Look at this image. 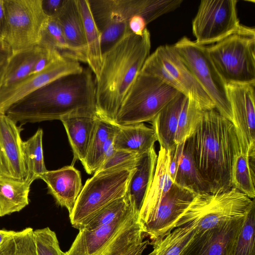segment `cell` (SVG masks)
<instances>
[{
    "label": "cell",
    "instance_id": "6da1fadb",
    "mask_svg": "<svg viewBox=\"0 0 255 255\" xmlns=\"http://www.w3.org/2000/svg\"><path fill=\"white\" fill-rule=\"evenodd\" d=\"M89 68L58 78L11 106L5 114L22 125L75 115L97 116L95 80Z\"/></svg>",
    "mask_w": 255,
    "mask_h": 255
},
{
    "label": "cell",
    "instance_id": "7a4b0ae2",
    "mask_svg": "<svg viewBox=\"0 0 255 255\" xmlns=\"http://www.w3.org/2000/svg\"><path fill=\"white\" fill-rule=\"evenodd\" d=\"M150 34L127 31L103 53L95 78L96 112L98 118L115 123L119 111L138 73L150 55Z\"/></svg>",
    "mask_w": 255,
    "mask_h": 255
},
{
    "label": "cell",
    "instance_id": "3957f363",
    "mask_svg": "<svg viewBox=\"0 0 255 255\" xmlns=\"http://www.w3.org/2000/svg\"><path fill=\"white\" fill-rule=\"evenodd\" d=\"M190 138L196 166L209 192L230 190L233 163L240 150L233 124L215 109L203 111Z\"/></svg>",
    "mask_w": 255,
    "mask_h": 255
},
{
    "label": "cell",
    "instance_id": "277c9868",
    "mask_svg": "<svg viewBox=\"0 0 255 255\" xmlns=\"http://www.w3.org/2000/svg\"><path fill=\"white\" fill-rule=\"evenodd\" d=\"M105 52L129 31L130 19L142 17L147 24L180 7L182 0H88Z\"/></svg>",
    "mask_w": 255,
    "mask_h": 255
},
{
    "label": "cell",
    "instance_id": "5b68a950",
    "mask_svg": "<svg viewBox=\"0 0 255 255\" xmlns=\"http://www.w3.org/2000/svg\"><path fill=\"white\" fill-rule=\"evenodd\" d=\"M206 48L226 85L255 83L254 27L241 24L235 32Z\"/></svg>",
    "mask_w": 255,
    "mask_h": 255
},
{
    "label": "cell",
    "instance_id": "8992f818",
    "mask_svg": "<svg viewBox=\"0 0 255 255\" xmlns=\"http://www.w3.org/2000/svg\"><path fill=\"white\" fill-rule=\"evenodd\" d=\"M254 206V199L234 187L221 193L197 194L178 218L174 228L191 224L194 226L195 234H198L230 220L244 217Z\"/></svg>",
    "mask_w": 255,
    "mask_h": 255
},
{
    "label": "cell",
    "instance_id": "52a82bcc",
    "mask_svg": "<svg viewBox=\"0 0 255 255\" xmlns=\"http://www.w3.org/2000/svg\"><path fill=\"white\" fill-rule=\"evenodd\" d=\"M180 93L157 77L140 70L114 123L126 126L151 122Z\"/></svg>",
    "mask_w": 255,
    "mask_h": 255
},
{
    "label": "cell",
    "instance_id": "ba28073f",
    "mask_svg": "<svg viewBox=\"0 0 255 255\" xmlns=\"http://www.w3.org/2000/svg\"><path fill=\"white\" fill-rule=\"evenodd\" d=\"M134 168L108 169L94 173L83 186L69 218L79 230L102 208L127 195Z\"/></svg>",
    "mask_w": 255,
    "mask_h": 255
},
{
    "label": "cell",
    "instance_id": "9c48e42d",
    "mask_svg": "<svg viewBox=\"0 0 255 255\" xmlns=\"http://www.w3.org/2000/svg\"><path fill=\"white\" fill-rule=\"evenodd\" d=\"M141 71L160 78L203 111L215 109V105L181 59L172 45L158 47L144 62Z\"/></svg>",
    "mask_w": 255,
    "mask_h": 255
},
{
    "label": "cell",
    "instance_id": "30bf717a",
    "mask_svg": "<svg viewBox=\"0 0 255 255\" xmlns=\"http://www.w3.org/2000/svg\"><path fill=\"white\" fill-rule=\"evenodd\" d=\"M5 20L4 40L12 54L39 44L48 16L42 0H3Z\"/></svg>",
    "mask_w": 255,
    "mask_h": 255
},
{
    "label": "cell",
    "instance_id": "8fae6325",
    "mask_svg": "<svg viewBox=\"0 0 255 255\" xmlns=\"http://www.w3.org/2000/svg\"><path fill=\"white\" fill-rule=\"evenodd\" d=\"M172 46L211 99L215 109L233 124L226 84L209 58L206 46L199 45L186 36L180 39Z\"/></svg>",
    "mask_w": 255,
    "mask_h": 255
},
{
    "label": "cell",
    "instance_id": "7c38bea8",
    "mask_svg": "<svg viewBox=\"0 0 255 255\" xmlns=\"http://www.w3.org/2000/svg\"><path fill=\"white\" fill-rule=\"evenodd\" d=\"M237 0H202L192 21L195 42L201 46L215 43L241 26Z\"/></svg>",
    "mask_w": 255,
    "mask_h": 255
},
{
    "label": "cell",
    "instance_id": "4fadbf2b",
    "mask_svg": "<svg viewBox=\"0 0 255 255\" xmlns=\"http://www.w3.org/2000/svg\"><path fill=\"white\" fill-rule=\"evenodd\" d=\"M240 150L255 156V83L226 85Z\"/></svg>",
    "mask_w": 255,
    "mask_h": 255
},
{
    "label": "cell",
    "instance_id": "5bb4252c",
    "mask_svg": "<svg viewBox=\"0 0 255 255\" xmlns=\"http://www.w3.org/2000/svg\"><path fill=\"white\" fill-rule=\"evenodd\" d=\"M78 61L60 56L41 71L22 81L0 88V113L5 114L13 104L29 94L61 77L82 71Z\"/></svg>",
    "mask_w": 255,
    "mask_h": 255
},
{
    "label": "cell",
    "instance_id": "9a60e30c",
    "mask_svg": "<svg viewBox=\"0 0 255 255\" xmlns=\"http://www.w3.org/2000/svg\"><path fill=\"white\" fill-rule=\"evenodd\" d=\"M196 195L175 183L172 184L161 200L152 221L143 229L152 243L161 240L172 231L176 221Z\"/></svg>",
    "mask_w": 255,
    "mask_h": 255
},
{
    "label": "cell",
    "instance_id": "2e32d148",
    "mask_svg": "<svg viewBox=\"0 0 255 255\" xmlns=\"http://www.w3.org/2000/svg\"><path fill=\"white\" fill-rule=\"evenodd\" d=\"M0 113V175L25 181L27 173L22 152L21 126Z\"/></svg>",
    "mask_w": 255,
    "mask_h": 255
},
{
    "label": "cell",
    "instance_id": "e0dca14e",
    "mask_svg": "<svg viewBox=\"0 0 255 255\" xmlns=\"http://www.w3.org/2000/svg\"><path fill=\"white\" fill-rule=\"evenodd\" d=\"M138 215V211L133 207L107 225L92 230H79V233L65 255H100L116 235Z\"/></svg>",
    "mask_w": 255,
    "mask_h": 255
},
{
    "label": "cell",
    "instance_id": "ac0fdd59",
    "mask_svg": "<svg viewBox=\"0 0 255 255\" xmlns=\"http://www.w3.org/2000/svg\"><path fill=\"white\" fill-rule=\"evenodd\" d=\"M244 217L195 234L181 255H229Z\"/></svg>",
    "mask_w": 255,
    "mask_h": 255
},
{
    "label": "cell",
    "instance_id": "d6986e66",
    "mask_svg": "<svg viewBox=\"0 0 255 255\" xmlns=\"http://www.w3.org/2000/svg\"><path fill=\"white\" fill-rule=\"evenodd\" d=\"M169 151L160 146L155 171L139 212L142 229L152 221L161 200L174 183L169 172Z\"/></svg>",
    "mask_w": 255,
    "mask_h": 255
},
{
    "label": "cell",
    "instance_id": "ffe728a7",
    "mask_svg": "<svg viewBox=\"0 0 255 255\" xmlns=\"http://www.w3.org/2000/svg\"><path fill=\"white\" fill-rule=\"evenodd\" d=\"M40 179L47 184L48 192L56 203L66 208L70 215L83 187L80 171L71 165L47 170Z\"/></svg>",
    "mask_w": 255,
    "mask_h": 255
},
{
    "label": "cell",
    "instance_id": "44dd1931",
    "mask_svg": "<svg viewBox=\"0 0 255 255\" xmlns=\"http://www.w3.org/2000/svg\"><path fill=\"white\" fill-rule=\"evenodd\" d=\"M55 17L66 41L78 61L87 63V46L83 24L77 0H65Z\"/></svg>",
    "mask_w": 255,
    "mask_h": 255
},
{
    "label": "cell",
    "instance_id": "7402d4cb",
    "mask_svg": "<svg viewBox=\"0 0 255 255\" xmlns=\"http://www.w3.org/2000/svg\"><path fill=\"white\" fill-rule=\"evenodd\" d=\"M97 116L75 115L60 119L66 131L74 160L83 163L87 154Z\"/></svg>",
    "mask_w": 255,
    "mask_h": 255
},
{
    "label": "cell",
    "instance_id": "603a6c76",
    "mask_svg": "<svg viewBox=\"0 0 255 255\" xmlns=\"http://www.w3.org/2000/svg\"><path fill=\"white\" fill-rule=\"evenodd\" d=\"M157 159L154 147L141 154L129 179L127 195L138 212L151 182Z\"/></svg>",
    "mask_w": 255,
    "mask_h": 255
},
{
    "label": "cell",
    "instance_id": "cb8c5ba5",
    "mask_svg": "<svg viewBox=\"0 0 255 255\" xmlns=\"http://www.w3.org/2000/svg\"><path fill=\"white\" fill-rule=\"evenodd\" d=\"M187 97L180 93L168 104L151 121L160 146L167 150L176 144L175 137L179 115Z\"/></svg>",
    "mask_w": 255,
    "mask_h": 255
},
{
    "label": "cell",
    "instance_id": "d4e9b609",
    "mask_svg": "<svg viewBox=\"0 0 255 255\" xmlns=\"http://www.w3.org/2000/svg\"><path fill=\"white\" fill-rule=\"evenodd\" d=\"M156 141L154 130L143 123H139L119 126L114 136V146L116 150L142 154L154 147Z\"/></svg>",
    "mask_w": 255,
    "mask_h": 255
},
{
    "label": "cell",
    "instance_id": "484cf974",
    "mask_svg": "<svg viewBox=\"0 0 255 255\" xmlns=\"http://www.w3.org/2000/svg\"><path fill=\"white\" fill-rule=\"evenodd\" d=\"M82 17L87 46V64L94 74H99L103 59L101 37L91 12L88 0H77Z\"/></svg>",
    "mask_w": 255,
    "mask_h": 255
},
{
    "label": "cell",
    "instance_id": "4316f807",
    "mask_svg": "<svg viewBox=\"0 0 255 255\" xmlns=\"http://www.w3.org/2000/svg\"><path fill=\"white\" fill-rule=\"evenodd\" d=\"M174 183L196 194L209 193L196 166L190 137L183 143Z\"/></svg>",
    "mask_w": 255,
    "mask_h": 255
},
{
    "label": "cell",
    "instance_id": "83f0119b",
    "mask_svg": "<svg viewBox=\"0 0 255 255\" xmlns=\"http://www.w3.org/2000/svg\"><path fill=\"white\" fill-rule=\"evenodd\" d=\"M30 185L0 175V217L21 211L29 202Z\"/></svg>",
    "mask_w": 255,
    "mask_h": 255
},
{
    "label": "cell",
    "instance_id": "f1b7e54d",
    "mask_svg": "<svg viewBox=\"0 0 255 255\" xmlns=\"http://www.w3.org/2000/svg\"><path fill=\"white\" fill-rule=\"evenodd\" d=\"M43 49L44 46L39 44L28 50L12 54L7 60L0 88L16 83L29 76Z\"/></svg>",
    "mask_w": 255,
    "mask_h": 255
},
{
    "label": "cell",
    "instance_id": "f546056e",
    "mask_svg": "<svg viewBox=\"0 0 255 255\" xmlns=\"http://www.w3.org/2000/svg\"><path fill=\"white\" fill-rule=\"evenodd\" d=\"M119 126L97 118L87 154L82 163L88 174L94 173L101 166L104 144L110 137L115 134Z\"/></svg>",
    "mask_w": 255,
    "mask_h": 255
},
{
    "label": "cell",
    "instance_id": "4dcf8cb0",
    "mask_svg": "<svg viewBox=\"0 0 255 255\" xmlns=\"http://www.w3.org/2000/svg\"><path fill=\"white\" fill-rule=\"evenodd\" d=\"M43 132L38 128L29 138L22 142V152L27 176L25 181L31 185L40 179L46 169L43 155L42 138Z\"/></svg>",
    "mask_w": 255,
    "mask_h": 255
},
{
    "label": "cell",
    "instance_id": "1f68e13d",
    "mask_svg": "<svg viewBox=\"0 0 255 255\" xmlns=\"http://www.w3.org/2000/svg\"><path fill=\"white\" fill-rule=\"evenodd\" d=\"M255 156H249L240 150L235 156L232 169L233 187L250 198L255 197Z\"/></svg>",
    "mask_w": 255,
    "mask_h": 255
},
{
    "label": "cell",
    "instance_id": "d6a6232c",
    "mask_svg": "<svg viewBox=\"0 0 255 255\" xmlns=\"http://www.w3.org/2000/svg\"><path fill=\"white\" fill-rule=\"evenodd\" d=\"M195 234L192 225L177 228L161 240L152 243L154 255H181Z\"/></svg>",
    "mask_w": 255,
    "mask_h": 255
},
{
    "label": "cell",
    "instance_id": "836d02e7",
    "mask_svg": "<svg viewBox=\"0 0 255 255\" xmlns=\"http://www.w3.org/2000/svg\"><path fill=\"white\" fill-rule=\"evenodd\" d=\"M255 206L244 217L229 255H255Z\"/></svg>",
    "mask_w": 255,
    "mask_h": 255
},
{
    "label": "cell",
    "instance_id": "e575fe53",
    "mask_svg": "<svg viewBox=\"0 0 255 255\" xmlns=\"http://www.w3.org/2000/svg\"><path fill=\"white\" fill-rule=\"evenodd\" d=\"M33 229L14 232L0 245V255H37Z\"/></svg>",
    "mask_w": 255,
    "mask_h": 255
},
{
    "label": "cell",
    "instance_id": "d590c367",
    "mask_svg": "<svg viewBox=\"0 0 255 255\" xmlns=\"http://www.w3.org/2000/svg\"><path fill=\"white\" fill-rule=\"evenodd\" d=\"M134 207L127 195L111 202L95 214L80 230H92L107 225Z\"/></svg>",
    "mask_w": 255,
    "mask_h": 255
},
{
    "label": "cell",
    "instance_id": "8d00e7d4",
    "mask_svg": "<svg viewBox=\"0 0 255 255\" xmlns=\"http://www.w3.org/2000/svg\"><path fill=\"white\" fill-rule=\"evenodd\" d=\"M203 111L188 98L182 106L178 122L175 143L185 142L193 133Z\"/></svg>",
    "mask_w": 255,
    "mask_h": 255
},
{
    "label": "cell",
    "instance_id": "74e56055",
    "mask_svg": "<svg viewBox=\"0 0 255 255\" xmlns=\"http://www.w3.org/2000/svg\"><path fill=\"white\" fill-rule=\"evenodd\" d=\"M39 44L57 50L64 57L77 61L69 47L60 25L55 17H48Z\"/></svg>",
    "mask_w": 255,
    "mask_h": 255
},
{
    "label": "cell",
    "instance_id": "f35d334b",
    "mask_svg": "<svg viewBox=\"0 0 255 255\" xmlns=\"http://www.w3.org/2000/svg\"><path fill=\"white\" fill-rule=\"evenodd\" d=\"M37 255H65L55 233L49 227L33 231Z\"/></svg>",
    "mask_w": 255,
    "mask_h": 255
},
{
    "label": "cell",
    "instance_id": "ab89813d",
    "mask_svg": "<svg viewBox=\"0 0 255 255\" xmlns=\"http://www.w3.org/2000/svg\"><path fill=\"white\" fill-rule=\"evenodd\" d=\"M141 155L124 150H116L95 172L114 168H134Z\"/></svg>",
    "mask_w": 255,
    "mask_h": 255
},
{
    "label": "cell",
    "instance_id": "60d3db41",
    "mask_svg": "<svg viewBox=\"0 0 255 255\" xmlns=\"http://www.w3.org/2000/svg\"><path fill=\"white\" fill-rule=\"evenodd\" d=\"M65 0H42V7L45 13L49 17H54L58 13Z\"/></svg>",
    "mask_w": 255,
    "mask_h": 255
},
{
    "label": "cell",
    "instance_id": "b9f144b4",
    "mask_svg": "<svg viewBox=\"0 0 255 255\" xmlns=\"http://www.w3.org/2000/svg\"><path fill=\"white\" fill-rule=\"evenodd\" d=\"M146 23L145 19L139 15L132 17L128 24L129 30L136 35H141L146 28Z\"/></svg>",
    "mask_w": 255,
    "mask_h": 255
},
{
    "label": "cell",
    "instance_id": "7bdbcfd3",
    "mask_svg": "<svg viewBox=\"0 0 255 255\" xmlns=\"http://www.w3.org/2000/svg\"><path fill=\"white\" fill-rule=\"evenodd\" d=\"M149 244L148 240L143 241L140 244L133 247L128 252L121 255H142L143 251Z\"/></svg>",
    "mask_w": 255,
    "mask_h": 255
},
{
    "label": "cell",
    "instance_id": "ee69618b",
    "mask_svg": "<svg viewBox=\"0 0 255 255\" xmlns=\"http://www.w3.org/2000/svg\"><path fill=\"white\" fill-rule=\"evenodd\" d=\"M5 33V20L3 0H0V40H4Z\"/></svg>",
    "mask_w": 255,
    "mask_h": 255
},
{
    "label": "cell",
    "instance_id": "f6af8a7d",
    "mask_svg": "<svg viewBox=\"0 0 255 255\" xmlns=\"http://www.w3.org/2000/svg\"><path fill=\"white\" fill-rule=\"evenodd\" d=\"M12 52L8 44L4 40H0V63L7 60Z\"/></svg>",
    "mask_w": 255,
    "mask_h": 255
},
{
    "label": "cell",
    "instance_id": "bcb514c9",
    "mask_svg": "<svg viewBox=\"0 0 255 255\" xmlns=\"http://www.w3.org/2000/svg\"><path fill=\"white\" fill-rule=\"evenodd\" d=\"M14 232V231L0 230V245L7 237L11 235Z\"/></svg>",
    "mask_w": 255,
    "mask_h": 255
},
{
    "label": "cell",
    "instance_id": "7dc6e473",
    "mask_svg": "<svg viewBox=\"0 0 255 255\" xmlns=\"http://www.w3.org/2000/svg\"><path fill=\"white\" fill-rule=\"evenodd\" d=\"M8 60V59H7ZM7 60L0 63V86L2 81Z\"/></svg>",
    "mask_w": 255,
    "mask_h": 255
},
{
    "label": "cell",
    "instance_id": "c3c4849f",
    "mask_svg": "<svg viewBox=\"0 0 255 255\" xmlns=\"http://www.w3.org/2000/svg\"><path fill=\"white\" fill-rule=\"evenodd\" d=\"M154 254H155L154 251H153L152 252H151L150 253H149L147 255H154Z\"/></svg>",
    "mask_w": 255,
    "mask_h": 255
}]
</instances>
